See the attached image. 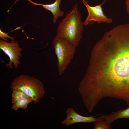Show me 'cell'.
I'll use <instances>...</instances> for the list:
<instances>
[{
    "instance_id": "1",
    "label": "cell",
    "mask_w": 129,
    "mask_h": 129,
    "mask_svg": "<svg viewBox=\"0 0 129 129\" xmlns=\"http://www.w3.org/2000/svg\"><path fill=\"white\" fill-rule=\"evenodd\" d=\"M95 66L100 90L113 97L129 98V24L117 26L104 34Z\"/></svg>"
},
{
    "instance_id": "2",
    "label": "cell",
    "mask_w": 129,
    "mask_h": 129,
    "mask_svg": "<svg viewBox=\"0 0 129 129\" xmlns=\"http://www.w3.org/2000/svg\"><path fill=\"white\" fill-rule=\"evenodd\" d=\"M83 25L76 4L59 23L55 37L64 38L77 47L82 37Z\"/></svg>"
},
{
    "instance_id": "3",
    "label": "cell",
    "mask_w": 129,
    "mask_h": 129,
    "mask_svg": "<svg viewBox=\"0 0 129 129\" xmlns=\"http://www.w3.org/2000/svg\"><path fill=\"white\" fill-rule=\"evenodd\" d=\"M11 90L18 89L23 92L37 104L43 97L45 91L43 83L39 79L33 77L21 75L14 78L12 81Z\"/></svg>"
},
{
    "instance_id": "4",
    "label": "cell",
    "mask_w": 129,
    "mask_h": 129,
    "mask_svg": "<svg viewBox=\"0 0 129 129\" xmlns=\"http://www.w3.org/2000/svg\"><path fill=\"white\" fill-rule=\"evenodd\" d=\"M57 57V67L61 75L70 63L76 52V47L65 39L56 37L52 43Z\"/></svg>"
},
{
    "instance_id": "5",
    "label": "cell",
    "mask_w": 129,
    "mask_h": 129,
    "mask_svg": "<svg viewBox=\"0 0 129 129\" xmlns=\"http://www.w3.org/2000/svg\"><path fill=\"white\" fill-rule=\"evenodd\" d=\"M19 46L17 41L11 40V42L8 43L0 39V49L8 56L10 60L6 64L7 67L11 69L13 63L15 68H17L20 63V60L22 55L21 52L22 49Z\"/></svg>"
},
{
    "instance_id": "6",
    "label": "cell",
    "mask_w": 129,
    "mask_h": 129,
    "mask_svg": "<svg viewBox=\"0 0 129 129\" xmlns=\"http://www.w3.org/2000/svg\"><path fill=\"white\" fill-rule=\"evenodd\" d=\"M106 1V0H104L101 4L92 6L89 5L88 1L84 0H82L88 13L87 16L83 22L84 26L88 25L91 21H94L99 23H110L112 22V19L108 18L105 15L102 8V5L105 3Z\"/></svg>"
},
{
    "instance_id": "7",
    "label": "cell",
    "mask_w": 129,
    "mask_h": 129,
    "mask_svg": "<svg viewBox=\"0 0 129 129\" xmlns=\"http://www.w3.org/2000/svg\"><path fill=\"white\" fill-rule=\"evenodd\" d=\"M66 113V118L61 122V124L67 127L76 123L95 122L98 119L97 118H95L93 115L84 116L81 115L77 113L72 108H67Z\"/></svg>"
},
{
    "instance_id": "8",
    "label": "cell",
    "mask_w": 129,
    "mask_h": 129,
    "mask_svg": "<svg viewBox=\"0 0 129 129\" xmlns=\"http://www.w3.org/2000/svg\"><path fill=\"white\" fill-rule=\"evenodd\" d=\"M35 5L42 6L46 10L51 12L53 16V22L54 24L56 23L57 19L63 16L64 12L60 9L59 5L62 0H56L53 3L49 4H42L32 2L30 0H27Z\"/></svg>"
},
{
    "instance_id": "9",
    "label": "cell",
    "mask_w": 129,
    "mask_h": 129,
    "mask_svg": "<svg viewBox=\"0 0 129 129\" xmlns=\"http://www.w3.org/2000/svg\"><path fill=\"white\" fill-rule=\"evenodd\" d=\"M100 117L104 118L108 124H111L113 121L120 118H126L129 119V107L126 109L113 112L107 115L99 114Z\"/></svg>"
},
{
    "instance_id": "10",
    "label": "cell",
    "mask_w": 129,
    "mask_h": 129,
    "mask_svg": "<svg viewBox=\"0 0 129 129\" xmlns=\"http://www.w3.org/2000/svg\"><path fill=\"white\" fill-rule=\"evenodd\" d=\"M32 101L33 100L30 97H26L15 102L12 103L11 108L15 111L20 108L26 109L28 104Z\"/></svg>"
},
{
    "instance_id": "11",
    "label": "cell",
    "mask_w": 129,
    "mask_h": 129,
    "mask_svg": "<svg viewBox=\"0 0 129 129\" xmlns=\"http://www.w3.org/2000/svg\"><path fill=\"white\" fill-rule=\"evenodd\" d=\"M97 121L95 122L94 129H112L111 124H107L105 119L98 117Z\"/></svg>"
},
{
    "instance_id": "12",
    "label": "cell",
    "mask_w": 129,
    "mask_h": 129,
    "mask_svg": "<svg viewBox=\"0 0 129 129\" xmlns=\"http://www.w3.org/2000/svg\"><path fill=\"white\" fill-rule=\"evenodd\" d=\"M12 91V103L16 101L29 97L21 90L14 89Z\"/></svg>"
},
{
    "instance_id": "13",
    "label": "cell",
    "mask_w": 129,
    "mask_h": 129,
    "mask_svg": "<svg viewBox=\"0 0 129 129\" xmlns=\"http://www.w3.org/2000/svg\"><path fill=\"white\" fill-rule=\"evenodd\" d=\"M0 37L2 40L6 42H7L8 40L5 38H8L11 40H14L15 37L10 36L8 35V33H5L3 32L1 29H0Z\"/></svg>"
},
{
    "instance_id": "14",
    "label": "cell",
    "mask_w": 129,
    "mask_h": 129,
    "mask_svg": "<svg viewBox=\"0 0 129 129\" xmlns=\"http://www.w3.org/2000/svg\"><path fill=\"white\" fill-rule=\"evenodd\" d=\"M125 3L127 11L129 15V0H126Z\"/></svg>"
}]
</instances>
